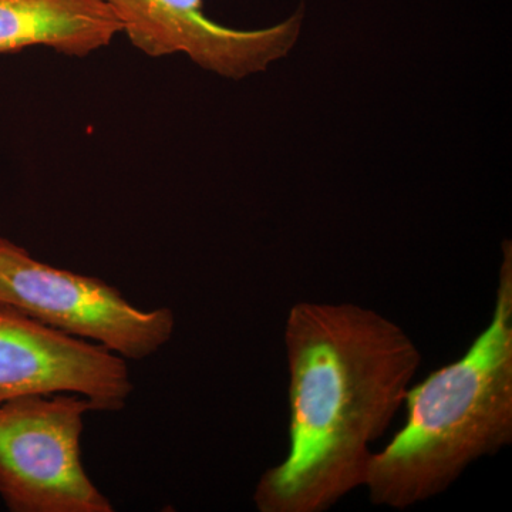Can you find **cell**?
<instances>
[{"mask_svg": "<svg viewBox=\"0 0 512 512\" xmlns=\"http://www.w3.org/2000/svg\"><path fill=\"white\" fill-rule=\"evenodd\" d=\"M289 448L254 493L259 512H325L365 487L421 365L402 326L352 302L295 303L285 323Z\"/></svg>", "mask_w": 512, "mask_h": 512, "instance_id": "cell-1", "label": "cell"}, {"mask_svg": "<svg viewBox=\"0 0 512 512\" xmlns=\"http://www.w3.org/2000/svg\"><path fill=\"white\" fill-rule=\"evenodd\" d=\"M403 429L373 453V504L406 510L447 491L512 441V248L503 247L493 315L466 355L410 386Z\"/></svg>", "mask_w": 512, "mask_h": 512, "instance_id": "cell-2", "label": "cell"}, {"mask_svg": "<svg viewBox=\"0 0 512 512\" xmlns=\"http://www.w3.org/2000/svg\"><path fill=\"white\" fill-rule=\"evenodd\" d=\"M76 393L29 394L0 404V497L10 512H113L82 461Z\"/></svg>", "mask_w": 512, "mask_h": 512, "instance_id": "cell-3", "label": "cell"}, {"mask_svg": "<svg viewBox=\"0 0 512 512\" xmlns=\"http://www.w3.org/2000/svg\"><path fill=\"white\" fill-rule=\"evenodd\" d=\"M0 303L126 360L153 356L175 329L171 309L140 311L114 286L43 264L6 238H0Z\"/></svg>", "mask_w": 512, "mask_h": 512, "instance_id": "cell-4", "label": "cell"}, {"mask_svg": "<svg viewBox=\"0 0 512 512\" xmlns=\"http://www.w3.org/2000/svg\"><path fill=\"white\" fill-rule=\"evenodd\" d=\"M126 359L0 303V404L29 394L76 393L119 412L133 393Z\"/></svg>", "mask_w": 512, "mask_h": 512, "instance_id": "cell-5", "label": "cell"}, {"mask_svg": "<svg viewBox=\"0 0 512 512\" xmlns=\"http://www.w3.org/2000/svg\"><path fill=\"white\" fill-rule=\"evenodd\" d=\"M137 49L160 57L185 53L202 69L229 79L264 72L288 55L302 29L301 12L258 30H237L212 22L202 0H106Z\"/></svg>", "mask_w": 512, "mask_h": 512, "instance_id": "cell-6", "label": "cell"}, {"mask_svg": "<svg viewBox=\"0 0 512 512\" xmlns=\"http://www.w3.org/2000/svg\"><path fill=\"white\" fill-rule=\"evenodd\" d=\"M120 32L106 0H0V55L46 46L83 57Z\"/></svg>", "mask_w": 512, "mask_h": 512, "instance_id": "cell-7", "label": "cell"}]
</instances>
